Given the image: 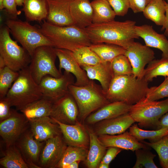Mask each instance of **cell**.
Returning a JSON list of instances; mask_svg holds the SVG:
<instances>
[{
  "mask_svg": "<svg viewBox=\"0 0 168 168\" xmlns=\"http://www.w3.org/2000/svg\"><path fill=\"white\" fill-rule=\"evenodd\" d=\"M136 22L131 20H113L99 24L92 23L85 28L92 44L107 43L126 49L138 39L135 31Z\"/></svg>",
  "mask_w": 168,
  "mask_h": 168,
  "instance_id": "1",
  "label": "cell"
},
{
  "mask_svg": "<svg viewBox=\"0 0 168 168\" xmlns=\"http://www.w3.org/2000/svg\"><path fill=\"white\" fill-rule=\"evenodd\" d=\"M148 82L133 74L114 76L105 94L110 102L120 101L133 105L145 98L149 88Z\"/></svg>",
  "mask_w": 168,
  "mask_h": 168,
  "instance_id": "2",
  "label": "cell"
},
{
  "mask_svg": "<svg viewBox=\"0 0 168 168\" xmlns=\"http://www.w3.org/2000/svg\"><path fill=\"white\" fill-rule=\"evenodd\" d=\"M39 28L55 48L73 51L81 47L90 46L92 44L85 28L75 25L59 26L45 20Z\"/></svg>",
  "mask_w": 168,
  "mask_h": 168,
  "instance_id": "3",
  "label": "cell"
},
{
  "mask_svg": "<svg viewBox=\"0 0 168 168\" xmlns=\"http://www.w3.org/2000/svg\"><path fill=\"white\" fill-rule=\"evenodd\" d=\"M42 97L40 86L33 78L29 66L19 71L18 77L6 96L11 106L20 111Z\"/></svg>",
  "mask_w": 168,
  "mask_h": 168,
  "instance_id": "4",
  "label": "cell"
},
{
  "mask_svg": "<svg viewBox=\"0 0 168 168\" xmlns=\"http://www.w3.org/2000/svg\"><path fill=\"white\" fill-rule=\"evenodd\" d=\"M69 91L76 102L79 116L82 120H84L91 114L110 102L106 97L101 86L93 80H90L88 83L82 86L71 85Z\"/></svg>",
  "mask_w": 168,
  "mask_h": 168,
  "instance_id": "5",
  "label": "cell"
},
{
  "mask_svg": "<svg viewBox=\"0 0 168 168\" xmlns=\"http://www.w3.org/2000/svg\"><path fill=\"white\" fill-rule=\"evenodd\" d=\"M5 24L16 41L21 44L31 58L38 47L44 45L53 47L39 28L31 25L27 21L16 17H10L6 21Z\"/></svg>",
  "mask_w": 168,
  "mask_h": 168,
  "instance_id": "6",
  "label": "cell"
},
{
  "mask_svg": "<svg viewBox=\"0 0 168 168\" xmlns=\"http://www.w3.org/2000/svg\"><path fill=\"white\" fill-rule=\"evenodd\" d=\"M10 31L5 24L0 29V56L6 66L13 70L19 72L28 67L31 58L28 52L18 45L10 36Z\"/></svg>",
  "mask_w": 168,
  "mask_h": 168,
  "instance_id": "7",
  "label": "cell"
},
{
  "mask_svg": "<svg viewBox=\"0 0 168 168\" xmlns=\"http://www.w3.org/2000/svg\"><path fill=\"white\" fill-rule=\"evenodd\" d=\"M57 55L54 47L49 45L39 47L35 50L29 66L32 76L39 84L47 75L59 77L62 75L55 64Z\"/></svg>",
  "mask_w": 168,
  "mask_h": 168,
  "instance_id": "8",
  "label": "cell"
},
{
  "mask_svg": "<svg viewBox=\"0 0 168 168\" xmlns=\"http://www.w3.org/2000/svg\"><path fill=\"white\" fill-rule=\"evenodd\" d=\"M168 112V98L161 101L143 99L132 105L128 113L141 127H156L160 118Z\"/></svg>",
  "mask_w": 168,
  "mask_h": 168,
  "instance_id": "9",
  "label": "cell"
},
{
  "mask_svg": "<svg viewBox=\"0 0 168 168\" xmlns=\"http://www.w3.org/2000/svg\"><path fill=\"white\" fill-rule=\"evenodd\" d=\"M75 82L73 75L64 71L59 77L44 76L39 84L43 97L54 103L69 93V86Z\"/></svg>",
  "mask_w": 168,
  "mask_h": 168,
  "instance_id": "10",
  "label": "cell"
},
{
  "mask_svg": "<svg viewBox=\"0 0 168 168\" xmlns=\"http://www.w3.org/2000/svg\"><path fill=\"white\" fill-rule=\"evenodd\" d=\"M12 110L11 116L0 122V135L6 148L15 144L22 134L30 126L29 120L22 113Z\"/></svg>",
  "mask_w": 168,
  "mask_h": 168,
  "instance_id": "11",
  "label": "cell"
},
{
  "mask_svg": "<svg viewBox=\"0 0 168 168\" xmlns=\"http://www.w3.org/2000/svg\"><path fill=\"white\" fill-rule=\"evenodd\" d=\"M124 55L131 63L133 74L139 78H143L146 65L155 58L154 52L150 47L134 41L126 49Z\"/></svg>",
  "mask_w": 168,
  "mask_h": 168,
  "instance_id": "12",
  "label": "cell"
},
{
  "mask_svg": "<svg viewBox=\"0 0 168 168\" xmlns=\"http://www.w3.org/2000/svg\"><path fill=\"white\" fill-rule=\"evenodd\" d=\"M45 142L35 139L30 130L28 129L16 142L15 145L29 167L40 168L38 163Z\"/></svg>",
  "mask_w": 168,
  "mask_h": 168,
  "instance_id": "13",
  "label": "cell"
},
{
  "mask_svg": "<svg viewBox=\"0 0 168 168\" xmlns=\"http://www.w3.org/2000/svg\"><path fill=\"white\" fill-rule=\"evenodd\" d=\"M67 145L61 135L45 141L38 165L40 168H54L60 161Z\"/></svg>",
  "mask_w": 168,
  "mask_h": 168,
  "instance_id": "14",
  "label": "cell"
},
{
  "mask_svg": "<svg viewBox=\"0 0 168 168\" xmlns=\"http://www.w3.org/2000/svg\"><path fill=\"white\" fill-rule=\"evenodd\" d=\"M78 116L77 106L69 92L53 103L50 117L63 123L74 124L78 121Z\"/></svg>",
  "mask_w": 168,
  "mask_h": 168,
  "instance_id": "15",
  "label": "cell"
},
{
  "mask_svg": "<svg viewBox=\"0 0 168 168\" xmlns=\"http://www.w3.org/2000/svg\"><path fill=\"white\" fill-rule=\"evenodd\" d=\"M59 61V70L62 69L74 76L76 81L74 84L82 86L87 84L90 80L85 71L78 64L74 57L72 51L65 49L54 48Z\"/></svg>",
  "mask_w": 168,
  "mask_h": 168,
  "instance_id": "16",
  "label": "cell"
},
{
  "mask_svg": "<svg viewBox=\"0 0 168 168\" xmlns=\"http://www.w3.org/2000/svg\"><path fill=\"white\" fill-rule=\"evenodd\" d=\"M52 119L58 124L67 145L88 148L90 143L88 131L81 123L77 121L74 124H66Z\"/></svg>",
  "mask_w": 168,
  "mask_h": 168,
  "instance_id": "17",
  "label": "cell"
},
{
  "mask_svg": "<svg viewBox=\"0 0 168 168\" xmlns=\"http://www.w3.org/2000/svg\"><path fill=\"white\" fill-rule=\"evenodd\" d=\"M71 0H47L48 6L45 20L52 24L66 26L75 25L70 10Z\"/></svg>",
  "mask_w": 168,
  "mask_h": 168,
  "instance_id": "18",
  "label": "cell"
},
{
  "mask_svg": "<svg viewBox=\"0 0 168 168\" xmlns=\"http://www.w3.org/2000/svg\"><path fill=\"white\" fill-rule=\"evenodd\" d=\"M135 121L128 113L96 124L94 131L97 136L116 135L125 132Z\"/></svg>",
  "mask_w": 168,
  "mask_h": 168,
  "instance_id": "19",
  "label": "cell"
},
{
  "mask_svg": "<svg viewBox=\"0 0 168 168\" xmlns=\"http://www.w3.org/2000/svg\"><path fill=\"white\" fill-rule=\"evenodd\" d=\"M98 137L101 143L107 148L114 147L134 152L139 148L149 149L150 147L138 141L127 131L119 134H104Z\"/></svg>",
  "mask_w": 168,
  "mask_h": 168,
  "instance_id": "20",
  "label": "cell"
},
{
  "mask_svg": "<svg viewBox=\"0 0 168 168\" xmlns=\"http://www.w3.org/2000/svg\"><path fill=\"white\" fill-rule=\"evenodd\" d=\"M30 130L34 138L41 142L62 134L58 124L50 116L29 120Z\"/></svg>",
  "mask_w": 168,
  "mask_h": 168,
  "instance_id": "21",
  "label": "cell"
},
{
  "mask_svg": "<svg viewBox=\"0 0 168 168\" xmlns=\"http://www.w3.org/2000/svg\"><path fill=\"white\" fill-rule=\"evenodd\" d=\"M135 31L144 40L146 46L160 50L162 52V57H168V40L164 34L158 33L152 26L147 24L135 26Z\"/></svg>",
  "mask_w": 168,
  "mask_h": 168,
  "instance_id": "22",
  "label": "cell"
},
{
  "mask_svg": "<svg viewBox=\"0 0 168 168\" xmlns=\"http://www.w3.org/2000/svg\"><path fill=\"white\" fill-rule=\"evenodd\" d=\"M132 106L120 101L110 102L91 114L85 120L87 124H94L128 113Z\"/></svg>",
  "mask_w": 168,
  "mask_h": 168,
  "instance_id": "23",
  "label": "cell"
},
{
  "mask_svg": "<svg viewBox=\"0 0 168 168\" xmlns=\"http://www.w3.org/2000/svg\"><path fill=\"white\" fill-rule=\"evenodd\" d=\"M70 10L77 26L85 28L92 23L93 9L90 0H71Z\"/></svg>",
  "mask_w": 168,
  "mask_h": 168,
  "instance_id": "24",
  "label": "cell"
},
{
  "mask_svg": "<svg viewBox=\"0 0 168 168\" xmlns=\"http://www.w3.org/2000/svg\"><path fill=\"white\" fill-rule=\"evenodd\" d=\"M90 80L98 81L104 92L108 90L114 77L111 63L101 62L92 66L82 67Z\"/></svg>",
  "mask_w": 168,
  "mask_h": 168,
  "instance_id": "25",
  "label": "cell"
},
{
  "mask_svg": "<svg viewBox=\"0 0 168 168\" xmlns=\"http://www.w3.org/2000/svg\"><path fill=\"white\" fill-rule=\"evenodd\" d=\"M90 138L89 150L85 164L88 168H98L106 152L107 147L99 140L98 136L91 130H88Z\"/></svg>",
  "mask_w": 168,
  "mask_h": 168,
  "instance_id": "26",
  "label": "cell"
},
{
  "mask_svg": "<svg viewBox=\"0 0 168 168\" xmlns=\"http://www.w3.org/2000/svg\"><path fill=\"white\" fill-rule=\"evenodd\" d=\"M22 10L27 20L41 22L46 20L48 6L47 0H24Z\"/></svg>",
  "mask_w": 168,
  "mask_h": 168,
  "instance_id": "27",
  "label": "cell"
},
{
  "mask_svg": "<svg viewBox=\"0 0 168 168\" xmlns=\"http://www.w3.org/2000/svg\"><path fill=\"white\" fill-rule=\"evenodd\" d=\"M53 103L42 97L20 111L29 120L50 116Z\"/></svg>",
  "mask_w": 168,
  "mask_h": 168,
  "instance_id": "28",
  "label": "cell"
},
{
  "mask_svg": "<svg viewBox=\"0 0 168 168\" xmlns=\"http://www.w3.org/2000/svg\"><path fill=\"white\" fill-rule=\"evenodd\" d=\"M91 4L93 9V24H99L114 20L116 14L107 0H93Z\"/></svg>",
  "mask_w": 168,
  "mask_h": 168,
  "instance_id": "29",
  "label": "cell"
},
{
  "mask_svg": "<svg viewBox=\"0 0 168 168\" xmlns=\"http://www.w3.org/2000/svg\"><path fill=\"white\" fill-rule=\"evenodd\" d=\"M91 49L102 62H110L116 57L124 54L126 49L120 46L107 43L92 44Z\"/></svg>",
  "mask_w": 168,
  "mask_h": 168,
  "instance_id": "30",
  "label": "cell"
},
{
  "mask_svg": "<svg viewBox=\"0 0 168 168\" xmlns=\"http://www.w3.org/2000/svg\"><path fill=\"white\" fill-rule=\"evenodd\" d=\"M164 0H152L143 11L145 18L158 26H162L166 19V5Z\"/></svg>",
  "mask_w": 168,
  "mask_h": 168,
  "instance_id": "31",
  "label": "cell"
},
{
  "mask_svg": "<svg viewBox=\"0 0 168 168\" xmlns=\"http://www.w3.org/2000/svg\"><path fill=\"white\" fill-rule=\"evenodd\" d=\"M6 148L4 156L0 160L2 166L6 168H29L15 144Z\"/></svg>",
  "mask_w": 168,
  "mask_h": 168,
  "instance_id": "32",
  "label": "cell"
},
{
  "mask_svg": "<svg viewBox=\"0 0 168 168\" xmlns=\"http://www.w3.org/2000/svg\"><path fill=\"white\" fill-rule=\"evenodd\" d=\"M168 72V57H162L159 59H154L145 69L142 78L147 82H151L158 76L165 77Z\"/></svg>",
  "mask_w": 168,
  "mask_h": 168,
  "instance_id": "33",
  "label": "cell"
},
{
  "mask_svg": "<svg viewBox=\"0 0 168 168\" xmlns=\"http://www.w3.org/2000/svg\"><path fill=\"white\" fill-rule=\"evenodd\" d=\"M88 148L68 146L55 168H65L67 165L77 161H85L86 158Z\"/></svg>",
  "mask_w": 168,
  "mask_h": 168,
  "instance_id": "34",
  "label": "cell"
},
{
  "mask_svg": "<svg viewBox=\"0 0 168 168\" xmlns=\"http://www.w3.org/2000/svg\"><path fill=\"white\" fill-rule=\"evenodd\" d=\"M129 133L139 142L145 139L150 142H157L168 134V129L161 128L155 130H143L137 124H134L129 128Z\"/></svg>",
  "mask_w": 168,
  "mask_h": 168,
  "instance_id": "35",
  "label": "cell"
},
{
  "mask_svg": "<svg viewBox=\"0 0 168 168\" xmlns=\"http://www.w3.org/2000/svg\"><path fill=\"white\" fill-rule=\"evenodd\" d=\"M72 53L76 60L82 67L94 66L102 62L90 46L81 47L72 51Z\"/></svg>",
  "mask_w": 168,
  "mask_h": 168,
  "instance_id": "36",
  "label": "cell"
},
{
  "mask_svg": "<svg viewBox=\"0 0 168 168\" xmlns=\"http://www.w3.org/2000/svg\"><path fill=\"white\" fill-rule=\"evenodd\" d=\"M141 142L153 149L158 155L161 166L168 168V134L156 142Z\"/></svg>",
  "mask_w": 168,
  "mask_h": 168,
  "instance_id": "37",
  "label": "cell"
},
{
  "mask_svg": "<svg viewBox=\"0 0 168 168\" xmlns=\"http://www.w3.org/2000/svg\"><path fill=\"white\" fill-rule=\"evenodd\" d=\"M19 75V72L7 66L0 70V99L6 97L8 91Z\"/></svg>",
  "mask_w": 168,
  "mask_h": 168,
  "instance_id": "38",
  "label": "cell"
},
{
  "mask_svg": "<svg viewBox=\"0 0 168 168\" xmlns=\"http://www.w3.org/2000/svg\"><path fill=\"white\" fill-rule=\"evenodd\" d=\"M136 157L133 168H157L153 161L156 155L149 149L139 148L135 151Z\"/></svg>",
  "mask_w": 168,
  "mask_h": 168,
  "instance_id": "39",
  "label": "cell"
},
{
  "mask_svg": "<svg viewBox=\"0 0 168 168\" xmlns=\"http://www.w3.org/2000/svg\"><path fill=\"white\" fill-rule=\"evenodd\" d=\"M111 65L114 76L133 74L131 63L124 54L119 55L115 58L111 62Z\"/></svg>",
  "mask_w": 168,
  "mask_h": 168,
  "instance_id": "40",
  "label": "cell"
},
{
  "mask_svg": "<svg viewBox=\"0 0 168 168\" xmlns=\"http://www.w3.org/2000/svg\"><path fill=\"white\" fill-rule=\"evenodd\" d=\"M165 97L168 98V79L167 77L159 86L149 88L143 100L147 101H156Z\"/></svg>",
  "mask_w": 168,
  "mask_h": 168,
  "instance_id": "41",
  "label": "cell"
},
{
  "mask_svg": "<svg viewBox=\"0 0 168 168\" xmlns=\"http://www.w3.org/2000/svg\"><path fill=\"white\" fill-rule=\"evenodd\" d=\"M114 10L116 16H124L130 8L129 0H107Z\"/></svg>",
  "mask_w": 168,
  "mask_h": 168,
  "instance_id": "42",
  "label": "cell"
},
{
  "mask_svg": "<svg viewBox=\"0 0 168 168\" xmlns=\"http://www.w3.org/2000/svg\"><path fill=\"white\" fill-rule=\"evenodd\" d=\"M11 107L10 103L6 97L0 99V122L11 116L12 113Z\"/></svg>",
  "mask_w": 168,
  "mask_h": 168,
  "instance_id": "43",
  "label": "cell"
},
{
  "mask_svg": "<svg viewBox=\"0 0 168 168\" xmlns=\"http://www.w3.org/2000/svg\"><path fill=\"white\" fill-rule=\"evenodd\" d=\"M17 6L15 0H3L2 7L5 9L11 17L16 18L20 15L21 12L17 10Z\"/></svg>",
  "mask_w": 168,
  "mask_h": 168,
  "instance_id": "44",
  "label": "cell"
},
{
  "mask_svg": "<svg viewBox=\"0 0 168 168\" xmlns=\"http://www.w3.org/2000/svg\"><path fill=\"white\" fill-rule=\"evenodd\" d=\"M123 150L119 147H111L108 149L103 157L101 162L110 164L116 156Z\"/></svg>",
  "mask_w": 168,
  "mask_h": 168,
  "instance_id": "45",
  "label": "cell"
},
{
  "mask_svg": "<svg viewBox=\"0 0 168 168\" xmlns=\"http://www.w3.org/2000/svg\"><path fill=\"white\" fill-rule=\"evenodd\" d=\"M152 0H129L130 8L134 13L143 12Z\"/></svg>",
  "mask_w": 168,
  "mask_h": 168,
  "instance_id": "46",
  "label": "cell"
},
{
  "mask_svg": "<svg viewBox=\"0 0 168 168\" xmlns=\"http://www.w3.org/2000/svg\"><path fill=\"white\" fill-rule=\"evenodd\" d=\"M168 129V112L164 114L160 118L156 127V129Z\"/></svg>",
  "mask_w": 168,
  "mask_h": 168,
  "instance_id": "47",
  "label": "cell"
},
{
  "mask_svg": "<svg viewBox=\"0 0 168 168\" xmlns=\"http://www.w3.org/2000/svg\"><path fill=\"white\" fill-rule=\"evenodd\" d=\"M166 5V19L164 23L162 26L161 30H165L164 35L166 36L168 35V3L165 2Z\"/></svg>",
  "mask_w": 168,
  "mask_h": 168,
  "instance_id": "48",
  "label": "cell"
},
{
  "mask_svg": "<svg viewBox=\"0 0 168 168\" xmlns=\"http://www.w3.org/2000/svg\"><path fill=\"white\" fill-rule=\"evenodd\" d=\"M80 161H77L72 163L69 165L66 166L65 168H78L79 167V165Z\"/></svg>",
  "mask_w": 168,
  "mask_h": 168,
  "instance_id": "49",
  "label": "cell"
},
{
  "mask_svg": "<svg viewBox=\"0 0 168 168\" xmlns=\"http://www.w3.org/2000/svg\"><path fill=\"white\" fill-rule=\"evenodd\" d=\"M6 66L5 63L2 58L0 56V70L2 69Z\"/></svg>",
  "mask_w": 168,
  "mask_h": 168,
  "instance_id": "50",
  "label": "cell"
},
{
  "mask_svg": "<svg viewBox=\"0 0 168 168\" xmlns=\"http://www.w3.org/2000/svg\"><path fill=\"white\" fill-rule=\"evenodd\" d=\"M110 167L109 164L100 162L98 168H109Z\"/></svg>",
  "mask_w": 168,
  "mask_h": 168,
  "instance_id": "51",
  "label": "cell"
},
{
  "mask_svg": "<svg viewBox=\"0 0 168 168\" xmlns=\"http://www.w3.org/2000/svg\"><path fill=\"white\" fill-rule=\"evenodd\" d=\"M17 6H22L24 2V0H15Z\"/></svg>",
  "mask_w": 168,
  "mask_h": 168,
  "instance_id": "52",
  "label": "cell"
},
{
  "mask_svg": "<svg viewBox=\"0 0 168 168\" xmlns=\"http://www.w3.org/2000/svg\"><path fill=\"white\" fill-rule=\"evenodd\" d=\"M3 0H0V9L2 10L3 9L2 4Z\"/></svg>",
  "mask_w": 168,
  "mask_h": 168,
  "instance_id": "53",
  "label": "cell"
},
{
  "mask_svg": "<svg viewBox=\"0 0 168 168\" xmlns=\"http://www.w3.org/2000/svg\"><path fill=\"white\" fill-rule=\"evenodd\" d=\"M166 76H167V78L168 79V73Z\"/></svg>",
  "mask_w": 168,
  "mask_h": 168,
  "instance_id": "54",
  "label": "cell"
},
{
  "mask_svg": "<svg viewBox=\"0 0 168 168\" xmlns=\"http://www.w3.org/2000/svg\"><path fill=\"white\" fill-rule=\"evenodd\" d=\"M167 0V1L168 2V0Z\"/></svg>",
  "mask_w": 168,
  "mask_h": 168,
  "instance_id": "55",
  "label": "cell"
}]
</instances>
